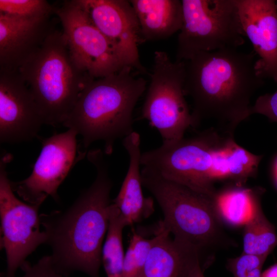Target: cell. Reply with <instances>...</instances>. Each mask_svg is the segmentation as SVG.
Masks as SVG:
<instances>
[{
    "instance_id": "obj_1",
    "label": "cell",
    "mask_w": 277,
    "mask_h": 277,
    "mask_svg": "<svg viewBox=\"0 0 277 277\" xmlns=\"http://www.w3.org/2000/svg\"><path fill=\"white\" fill-rule=\"evenodd\" d=\"M255 54L227 48L184 61V90L192 101L193 127L210 120L223 134L233 137L238 125L251 116V98L264 83L255 68Z\"/></svg>"
},
{
    "instance_id": "obj_2",
    "label": "cell",
    "mask_w": 277,
    "mask_h": 277,
    "mask_svg": "<svg viewBox=\"0 0 277 277\" xmlns=\"http://www.w3.org/2000/svg\"><path fill=\"white\" fill-rule=\"evenodd\" d=\"M87 157L96 169L94 182L66 211L40 215L53 264L65 277L76 271L100 277L103 243L109 227L112 183L108 164L101 149L89 151Z\"/></svg>"
},
{
    "instance_id": "obj_3",
    "label": "cell",
    "mask_w": 277,
    "mask_h": 277,
    "mask_svg": "<svg viewBox=\"0 0 277 277\" xmlns=\"http://www.w3.org/2000/svg\"><path fill=\"white\" fill-rule=\"evenodd\" d=\"M125 66L118 72L93 80L81 93L62 124L82 137L87 149L102 141L104 153L111 154L116 141L134 131L133 112L146 88L147 81Z\"/></svg>"
},
{
    "instance_id": "obj_4",
    "label": "cell",
    "mask_w": 277,
    "mask_h": 277,
    "mask_svg": "<svg viewBox=\"0 0 277 277\" xmlns=\"http://www.w3.org/2000/svg\"><path fill=\"white\" fill-rule=\"evenodd\" d=\"M18 71L39 108L45 124H63L94 78L72 58L62 31L54 29Z\"/></svg>"
},
{
    "instance_id": "obj_5",
    "label": "cell",
    "mask_w": 277,
    "mask_h": 277,
    "mask_svg": "<svg viewBox=\"0 0 277 277\" xmlns=\"http://www.w3.org/2000/svg\"><path fill=\"white\" fill-rule=\"evenodd\" d=\"M141 177L143 186L162 210L160 228L200 252L217 242L221 229L213 197L168 180L149 167H143Z\"/></svg>"
},
{
    "instance_id": "obj_6",
    "label": "cell",
    "mask_w": 277,
    "mask_h": 277,
    "mask_svg": "<svg viewBox=\"0 0 277 277\" xmlns=\"http://www.w3.org/2000/svg\"><path fill=\"white\" fill-rule=\"evenodd\" d=\"M183 22L177 37L176 61L244 44L235 0H182Z\"/></svg>"
},
{
    "instance_id": "obj_7",
    "label": "cell",
    "mask_w": 277,
    "mask_h": 277,
    "mask_svg": "<svg viewBox=\"0 0 277 277\" xmlns=\"http://www.w3.org/2000/svg\"><path fill=\"white\" fill-rule=\"evenodd\" d=\"M223 135L211 128L190 138L163 142L160 147L142 153L141 166L213 197L214 163Z\"/></svg>"
},
{
    "instance_id": "obj_8",
    "label": "cell",
    "mask_w": 277,
    "mask_h": 277,
    "mask_svg": "<svg viewBox=\"0 0 277 277\" xmlns=\"http://www.w3.org/2000/svg\"><path fill=\"white\" fill-rule=\"evenodd\" d=\"M185 76L184 61L172 62L166 52H155L141 118L158 131L163 142L183 138L193 126L184 90Z\"/></svg>"
},
{
    "instance_id": "obj_9",
    "label": "cell",
    "mask_w": 277,
    "mask_h": 277,
    "mask_svg": "<svg viewBox=\"0 0 277 277\" xmlns=\"http://www.w3.org/2000/svg\"><path fill=\"white\" fill-rule=\"evenodd\" d=\"M12 159L7 153L0 159V243L7 262L6 270L1 274L3 277H15L27 257L47 241L45 232L39 227L41 205L24 203L14 193L7 171Z\"/></svg>"
},
{
    "instance_id": "obj_10",
    "label": "cell",
    "mask_w": 277,
    "mask_h": 277,
    "mask_svg": "<svg viewBox=\"0 0 277 277\" xmlns=\"http://www.w3.org/2000/svg\"><path fill=\"white\" fill-rule=\"evenodd\" d=\"M55 13L72 58L92 78L107 76L126 66L113 44L94 25L78 0L65 1Z\"/></svg>"
},
{
    "instance_id": "obj_11",
    "label": "cell",
    "mask_w": 277,
    "mask_h": 277,
    "mask_svg": "<svg viewBox=\"0 0 277 277\" xmlns=\"http://www.w3.org/2000/svg\"><path fill=\"white\" fill-rule=\"evenodd\" d=\"M77 133L72 129L43 139L42 149L31 174L22 181L11 182L13 190L24 201L41 205L50 196L58 199L57 189L74 164L86 155H77Z\"/></svg>"
},
{
    "instance_id": "obj_12",
    "label": "cell",
    "mask_w": 277,
    "mask_h": 277,
    "mask_svg": "<svg viewBox=\"0 0 277 277\" xmlns=\"http://www.w3.org/2000/svg\"><path fill=\"white\" fill-rule=\"evenodd\" d=\"M45 124L39 108L18 70H0V142L35 138Z\"/></svg>"
},
{
    "instance_id": "obj_13",
    "label": "cell",
    "mask_w": 277,
    "mask_h": 277,
    "mask_svg": "<svg viewBox=\"0 0 277 277\" xmlns=\"http://www.w3.org/2000/svg\"><path fill=\"white\" fill-rule=\"evenodd\" d=\"M94 25L113 44L126 66L145 72L139 57L144 42L138 19L130 1L78 0Z\"/></svg>"
},
{
    "instance_id": "obj_14",
    "label": "cell",
    "mask_w": 277,
    "mask_h": 277,
    "mask_svg": "<svg viewBox=\"0 0 277 277\" xmlns=\"http://www.w3.org/2000/svg\"><path fill=\"white\" fill-rule=\"evenodd\" d=\"M245 36L259 58L255 68L277 84V9L274 0H235Z\"/></svg>"
},
{
    "instance_id": "obj_15",
    "label": "cell",
    "mask_w": 277,
    "mask_h": 277,
    "mask_svg": "<svg viewBox=\"0 0 277 277\" xmlns=\"http://www.w3.org/2000/svg\"><path fill=\"white\" fill-rule=\"evenodd\" d=\"M50 16L24 18L0 13V70H18L41 46L54 29Z\"/></svg>"
},
{
    "instance_id": "obj_16",
    "label": "cell",
    "mask_w": 277,
    "mask_h": 277,
    "mask_svg": "<svg viewBox=\"0 0 277 277\" xmlns=\"http://www.w3.org/2000/svg\"><path fill=\"white\" fill-rule=\"evenodd\" d=\"M129 156V166L120 191L112 202L118 209L127 226L140 222L154 212L153 200L145 197L141 170V138L133 131L123 139Z\"/></svg>"
},
{
    "instance_id": "obj_17",
    "label": "cell",
    "mask_w": 277,
    "mask_h": 277,
    "mask_svg": "<svg viewBox=\"0 0 277 277\" xmlns=\"http://www.w3.org/2000/svg\"><path fill=\"white\" fill-rule=\"evenodd\" d=\"M159 227L139 277H186L200 252Z\"/></svg>"
},
{
    "instance_id": "obj_18",
    "label": "cell",
    "mask_w": 277,
    "mask_h": 277,
    "mask_svg": "<svg viewBox=\"0 0 277 277\" xmlns=\"http://www.w3.org/2000/svg\"><path fill=\"white\" fill-rule=\"evenodd\" d=\"M144 41L168 38L180 31L183 22L182 1L131 0Z\"/></svg>"
},
{
    "instance_id": "obj_19",
    "label": "cell",
    "mask_w": 277,
    "mask_h": 277,
    "mask_svg": "<svg viewBox=\"0 0 277 277\" xmlns=\"http://www.w3.org/2000/svg\"><path fill=\"white\" fill-rule=\"evenodd\" d=\"M242 186L216 192L213 201L219 216L234 226H245L261 206L258 192Z\"/></svg>"
},
{
    "instance_id": "obj_20",
    "label": "cell",
    "mask_w": 277,
    "mask_h": 277,
    "mask_svg": "<svg viewBox=\"0 0 277 277\" xmlns=\"http://www.w3.org/2000/svg\"><path fill=\"white\" fill-rule=\"evenodd\" d=\"M126 226L118 209L112 202L102 253V263L107 277H122L125 257L122 235L123 229Z\"/></svg>"
},
{
    "instance_id": "obj_21",
    "label": "cell",
    "mask_w": 277,
    "mask_h": 277,
    "mask_svg": "<svg viewBox=\"0 0 277 277\" xmlns=\"http://www.w3.org/2000/svg\"><path fill=\"white\" fill-rule=\"evenodd\" d=\"M244 227L242 253L267 259L277 246V234L261 206Z\"/></svg>"
},
{
    "instance_id": "obj_22",
    "label": "cell",
    "mask_w": 277,
    "mask_h": 277,
    "mask_svg": "<svg viewBox=\"0 0 277 277\" xmlns=\"http://www.w3.org/2000/svg\"><path fill=\"white\" fill-rule=\"evenodd\" d=\"M133 231L125 254L122 277H139L153 242Z\"/></svg>"
},
{
    "instance_id": "obj_23",
    "label": "cell",
    "mask_w": 277,
    "mask_h": 277,
    "mask_svg": "<svg viewBox=\"0 0 277 277\" xmlns=\"http://www.w3.org/2000/svg\"><path fill=\"white\" fill-rule=\"evenodd\" d=\"M55 9L45 0H0V13L10 16L32 18L50 16Z\"/></svg>"
},
{
    "instance_id": "obj_24",
    "label": "cell",
    "mask_w": 277,
    "mask_h": 277,
    "mask_svg": "<svg viewBox=\"0 0 277 277\" xmlns=\"http://www.w3.org/2000/svg\"><path fill=\"white\" fill-rule=\"evenodd\" d=\"M266 258L242 253L228 260L227 267L233 277H261L262 269Z\"/></svg>"
},
{
    "instance_id": "obj_25",
    "label": "cell",
    "mask_w": 277,
    "mask_h": 277,
    "mask_svg": "<svg viewBox=\"0 0 277 277\" xmlns=\"http://www.w3.org/2000/svg\"><path fill=\"white\" fill-rule=\"evenodd\" d=\"M21 268L24 272L22 277H65L56 269L50 255L41 258L34 265L26 261Z\"/></svg>"
},
{
    "instance_id": "obj_26",
    "label": "cell",
    "mask_w": 277,
    "mask_h": 277,
    "mask_svg": "<svg viewBox=\"0 0 277 277\" xmlns=\"http://www.w3.org/2000/svg\"><path fill=\"white\" fill-rule=\"evenodd\" d=\"M265 115L272 122H277V90L273 93L260 96L250 109V115Z\"/></svg>"
},
{
    "instance_id": "obj_27",
    "label": "cell",
    "mask_w": 277,
    "mask_h": 277,
    "mask_svg": "<svg viewBox=\"0 0 277 277\" xmlns=\"http://www.w3.org/2000/svg\"><path fill=\"white\" fill-rule=\"evenodd\" d=\"M186 277H205L201 262L196 263L192 268Z\"/></svg>"
},
{
    "instance_id": "obj_28",
    "label": "cell",
    "mask_w": 277,
    "mask_h": 277,
    "mask_svg": "<svg viewBox=\"0 0 277 277\" xmlns=\"http://www.w3.org/2000/svg\"><path fill=\"white\" fill-rule=\"evenodd\" d=\"M261 277H277V264L272 265L263 272Z\"/></svg>"
},
{
    "instance_id": "obj_29",
    "label": "cell",
    "mask_w": 277,
    "mask_h": 277,
    "mask_svg": "<svg viewBox=\"0 0 277 277\" xmlns=\"http://www.w3.org/2000/svg\"><path fill=\"white\" fill-rule=\"evenodd\" d=\"M273 175L275 183L277 186V157L274 161L273 166Z\"/></svg>"
},
{
    "instance_id": "obj_30",
    "label": "cell",
    "mask_w": 277,
    "mask_h": 277,
    "mask_svg": "<svg viewBox=\"0 0 277 277\" xmlns=\"http://www.w3.org/2000/svg\"><path fill=\"white\" fill-rule=\"evenodd\" d=\"M276 9H277V1H276Z\"/></svg>"
}]
</instances>
